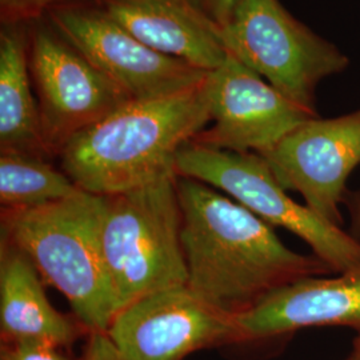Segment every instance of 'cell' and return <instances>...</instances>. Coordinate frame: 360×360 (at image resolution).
I'll return each instance as SVG.
<instances>
[{
  "mask_svg": "<svg viewBox=\"0 0 360 360\" xmlns=\"http://www.w3.org/2000/svg\"><path fill=\"white\" fill-rule=\"evenodd\" d=\"M186 285L212 307L239 316L287 284L333 270L290 250L270 224L203 181L176 176Z\"/></svg>",
  "mask_w": 360,
  "mask_h": 360,
  "instance_id": "6da1fadb",
  "label": "cell"
},
{
  "mask_svg": "<svg viewBox=\"0 0 360 360\" xmlns=\"http://www.w3.org/2000/svg\"><path fill=\"white\" fill-rule=\"evenodd\" d=\"M210 122L206 77L180 94L129 101L80 131L58 158L83 191L111 196L176 176L180 150Z\"/></svg>",
  "mask_w": 360,
  "mask_h": 360,
  "instance_id": "7a4b0ae2",
  "label": "cell"
},
{
  "mask_svg": "<svg viewBox=\"0 0 360 360\" xmlns=\"http://www.w3.org/2000/svg\"><path fill=\"white\" fill-rule=\"evenodd\" d=\"M104 205L105 196L82 191L41 206L1 210V240L65 296L90 335L105 334L116 316L101 245Z\"/></svg>",
  "mask_w": 360,
  "mask_h": 360,
  "instance_id": "3957f363",
  "label": "cell"
},
{
  "mask_svg": "<svg viewBox=\"0 0 360 360\" xmlns=\"http://www.w3.org/2000/svg\"><path fill=\"white\" fill-rule=\"evenodd\" d=\"M176 176L105 196L101 245L116 315L144 296L187 283Z\"/></svg>",
  "mask_w": 360,
  "mask_h": 360,
  "instance_id": "277c9868",
  "label": "cell"
},
{
  "mask_svg": "<svg viewBox=\"0 0 360 360\" xmlns=\"http://www.w3.org/2000/svg\"><path fill=\"white\" fill-rule=\"evenodd\" d=\"M219 37L226 51L315 114L319 83L349 65L345 52L299 22L279 0H240Z\"/></svg>",
  "mask_w": 360,
  "mask_h": 360,
  "instance_id": "5b68a950",
  "label": "cell"
},
{
  "mask_svg": "<svg viewBox=\"0 0 360 360\" xmlns=\"http://www.w3.org/2000/svg\"><path fill=\"white\" fill-rule=\"evenodd\" d=\"M176 174L206 183L270 226L295 233L333 272H345L360 264L359 240L309 207L294 202L262 155L190 142L178 154Z\"/></svg>",
  "mask_w": 360,
  "mask_h": 360,
  "instance_id": "8992f818",
  "label": "cell"
},
{
  "mask_svg": "<svg viewBox=\"0 0 360 360\" xmlns=\"http://www.w3.org/2000/svg\"><path fill=\"white\" fill-rule=\"evenodd\" d=\"M28 62L50 156H58L80 131L132 101L46 18L30 23Z\"/></svg>",
  "mask_w": 360,
  "mask_h": 360,
  "instance_id": "52a82bcc",
  "label": "cell"
},
{
  "mask_svg": "<svg viewBox=\"0 0 360 360\" xmlns=\"http://www.w3.org/2000/svg\"><path fill=\"white\" fill-rule=\"evenodd\" d=\"M44 18L132 101L180 94L200 84L208 74L146 46L92 0L67 1Z\"/></svg>",
  "mask_w": 360,
  "mask_h": 360,
  "instance_id": "ba28073f",
  "label": "cell"
},
{
  "mask_svg": "<svg viewBox=\"0 0 360 360\" xmlns=\"http://www.w3.org/2000/svg\"><path fill=\"white\" fill-rule=\"evenodd\" d=\"M105 335L117 360H183L195 351L240 343L235 318L186 284L134 302L116 315Z\"/></svg>",
  "mask_w": 360,
  "mask_h": 360,
  "instance_id": "9c48e42d",
  "label": "cell"
},
{
  "mask_svg": "<svg viewBox=\"0 0 360 360\" xmlns=\"http://www.w3.org/2000/svg\"><path fill=\"white\" fill-rule=\"evenodd\" d=\"M262 155L284 190L300 193L318 217L342 227L339 206L348 176L360 165V110L311 117Z\"/></svg>",
  "mask_w": 360,
  "mask_h": 360,
  "instance_id": "30bf717a",
  "label": "cell"
},
{
  "mask_svg": "<svg viewBox=\"0 0 360 360\" xmlns=\"http://www.w3.org/2000/svg\"><path fill=\"white\" fill-rule=\"evenodd\" d=\"M211 126L193 142L235 153L263 154L303 122L318 116L294 103L227 52L207 75Z\"/></svg>",
  "mask_w": 360,
  "mask_h": 360,
  "instance_id": "8fae6325",
  "label": "cell"
},
{
  "mask_svg": "<svg viewBox=\"0 0 360 360\" xmlns=\"http://www.w3.org/2000/svg\"><path fill=\"white\" fill-rule=\"evenodd\" d=\"M235 321L240 343L315 326H346L360 333V264L336 278L312 276L287 284Z\"/></svg>",
  "mask_w": 360,
  "mask_h": 360,
  "instance_id": "7c38bea8",
  "label": "cell"
},
{
  "mask_svg": "<svg viewBox=\"0 0 360 360\" xmlns=\"http://www.w3.org/2000/svg\"><path fill=\"white\" fill-rule=\"evenodd\" d=\"M119 26L153 50L203 71L223 65L219 30L191 0H92Z\"/></svg>",
  "mask_w": 360,
  "mask_h": 360,
  "instance_id": "4fadbf2b",
  "label": "cell"
},
{
  "mask_svg": "<svg viewBox=\"0 0 360 360\" xmlns=\"http://www.w3.org/2000/svg\"><path fill=\"white\" fill-rule=\"evenodd\" d=\"M28 257L7 242L0 248V331L3 342H46L70 347L89 333L77 316L52 307ZM90 334V333H89Z\"/></svg>",
  "mask_w": 360,
  "mask_h": 360,
  "instance_id": "5bb4252c",
  "label": "cell"
},
{
  "mask_svg": "<svg viewBox=\"0 0 360 360\" xmlns=\"http://www.w3.org/2000/svg\"><path fill=\"white\" fill-rule=\"evenodd\" d=\"M30 23L0 30V154L51 158L46 148L38 98L28 62Z\"/></svg>",
  "mask_w": 360,
  "mask_h": 360,
  "instance_id": "9a60e30c",
  "label": "cell"
},
{
  "mask_svg": "<svg viewBox=\"0 0 360 360\" xmlns=\"http://www.w3.org/2000/svg\"><path fill=\"white\" fill-rule=\"evenodd\" d=\"M82 191L63 169H56L47 158L16 153L0 154L1 210L41 206Z\"/></svg>",
  "mask_w": 360,
  "mask_h": 360,
  "instance_id": "2e32d148",
  "label": "cell"
},
{
  "mask_svg": "<svg viewBox=\"0 0 360 360\" xmlns=\"http://www.w3.org/2000/svg\"><path fill=\"white\" fill-rule=\"evenodd\" d=\"M71 0H0V19L4 23H32L56 6Z\"/></svg>",
  "mask_w": 360,
  "mask_h": 360,
  "instance_id": "e0dca14e",
  "label": "cell"
},
{
  "mask_svg": "<svg viewBox=\"0 0 360 360\" xmlns=\"http://www.w3.org/2000/svg\"><path fill=\"white\" fill-rule=\"evenodd\" d=\"M0 360H71L63 348L46 342H3Z\"/></svg>",
  "mask_w": 360,
  "mask_h": 360,
  "instance_id": "ac0fdd59",
  "label": "cell"
},
{
  "mask_svg": "<svg viewBox=\"0 0 360 360\" xmlns=\"http://www.w3.org/2000/svg\"><path fill=\"white\" fill-rule=\"evenodd\" d=\"M191 3L219 30L230 22L240 0H191Z\"/></svg>",
  "mask_w": 360,
  "mask_h": 360,
  "instance_id": "d6986e66",
  "label": "cell"
},
{
  "mask_svg": "<svg viewBox=\"0 0 360 360\" xmlns=\"http://www.w3.org/2000/svg\"><path fill=\"white\" fill-rule=\"evenodd\" d=\"M83 360H117L115 348L105 334L91 335Z\"/></svg>",
  "mask_w": 360,
  "mask_h": 360,
  "instance_id": "ffe728a7",
  "label": "cell"
},
{
  "mask_svg": "<svg viewBox=\"0 0 360 360\" xmlns=\"http://www.w3.org/2000/svg\"><path fill=\"white\" fill-rule=\"evenodd\" d=\"M347 206L351 214L352 224V236L360 242V190L359 191H347L343 202Z\"/></svg>",
  "mask_w": 360,
  "mask_h": 360,
  "instance_id": "44dd1931",
  "label": "cell"
},
{
  "mask_svg": "<svg viewBox=\"0 0 360 360\" xmlns=\"http://www.w3.org/2000/svg\"><path fill=\"white\" fill-rule=\"evenodd\" d=\"M354 354H355L356 359L360 360V333L358 335V338H356V340H355V351H354Z\"/></svg>",
  "mask_w": 360,
  "mask_h": 360,
  "instance_id": "7402d4cb",
  "label": "cell"
},
{
  "mask_svg": "<svg viewBox=\"0 0 360 360\" xmlns=\"http://www.w3.org/2000/svg\"><path fill=\"white\" fill-rule=\"evenodd\" d=\"M347 360H358L356 359V356H355V354H352Z\"/></svg>",
  "mask_w": 360,
  "mask_h": 360,
  "instance_id": "603a6c76",
  "label": "cell"
}]
</instances>
